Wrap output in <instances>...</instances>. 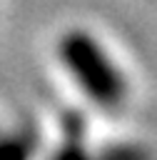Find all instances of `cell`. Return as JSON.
Wrapping results in <instances>:
<instances>
[{
  "label": "cell",
  "mask_w": 157,
  "mask_h": 160,
  "mask_svg": "<svg viewBox=\"0 0 157 160\" xmlns=\"http://www.w3.org/2000/svg\"><path fill=\"white\" fill-rule=\"evenodd\" d=\"M57 58L75 85L102 110H115L127 98V80L110 52L87 30H67L57 42Z\"/></svg>",
  "instance_id": "6da1fadb"
},
{
  "label": "cell",
  "mask_w": 157,
  "mask_h": 160,
  "mask_svg": "<svg viewBox=\"0 0 157 160\" xmlns=\"http://www.w3.org/2000/svg\"><path fill=\"white\" fill-rule=\"evenodd\" d=\"M30 148L22 145V138H10V140H0V158H22L27 155Z\"/></svg>",
  "instance_id": "7a4b0ae2"
}]
</instances>
